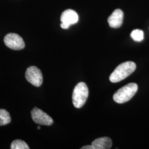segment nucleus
<instances>
[{"label": "nucleus", "mask_w": 149, "mask_h": 149, "mask_svg": "<svg viewBox=\"0 0 149 149\" xmlns=\"http://www.w3.org/2000/svg\"><path fill=\"white\" fill-rule=\"evenodd\" d=\"M136 64L133 61L123 63L114 70L109 76V80L113 83H117L127 78L136 69Z\"/></svg>", "instance_id": "f257e3e1"}, {"label": "nucleus", "mask_w": 149, "mask_h": 149, "mask_svg": "<svg viewBox=\"0 0 149 149\" xmlns=\"http://www.w3.org/2000/svg\"><path fill=\"white\" fill-rule=\"evenodd\" d=\"M138 89L135 83H130L119 89L113 95V100L116 103L122 104L130 100Z\"/></svg>", "instance_id": "f03ea898"}, {"label": "nucleus", "mask_w": 149, "mask_h": 149, "mask_svg": "<svg viewBox=\"0 0 149 149\" xmlns=\"http://www.w3.org/2000/svg\"><path fill=\"white\" fill-rule=\"evenodd\" d=\"M88 88L85 82H81L74 87L72 93V103L74 107L80 108L85 104L88 97Z\"/></svg>", "instance_id": "7ed1b4c3"}, {"label": "nucleus", "mask_w": 149, "mask_h": 149, "mask_svg": "<svg viewBox=\"0 0 149 149\" xmlns=\"http://www.w3.org/2000/svg\"><path fill=\"white\" fill-rule=\"evenodd\" d=\"M25 77L26 80L36 87H39L43 84V74L40 70L36 66H30L27 69Z\"/></svg>", "instance_id": "20e7f679"}, {"label": "nucleus", "mask_w": 149, "mask_h": 149, "mask_svg": "<svg viewBox=\"0 0 149 149\" xmlns=\"http://www.w3.org/2000/svg\"><path fill=\"white\" fill-rule=\"evenodd\" d=\"M4 43L8 48L15 50H20L25 47V43L21 37L16 33H8L4 38Z\"/></svg>", "instance_id": "39448f33"}, {"label": "nucleus", "mask_w": 149, "mask_h": 149, "mask_svg": "<svg viewBox=\"0 0 149 149\" xmlns=\"http://www.w3.org/2000/svg\"><path fill=\"white\" fill-rule=\"evenodd\" d=\"M33 120L39 125L50 126L53 124V119L42 110L34 107L31 112Z\"/></svg>", "instance_id": "423d86ee"}, {"label": "nucleus", "mask_w": 149, "mask_h": 149, "mask_svg": "<svg viewBox=\"0 0 149 149\" xmlns=\"http://www.w3.org/2000/svg\"><path fill=\"white\" fill-rule=\"evenodd\" d=\"M60 20V26L63 29H68L71 25L76 24L79 21V16L77 13L72 10H67L63 12Z\"/></svg>", "instance_id": "0eeeda50"}, {"label": "nucleus", "mask_w": 149, "mask_h": 149, "mask_svg": "<svg viewBox=\"0 0 149 149\" xmlns=\"http://www.w3.org/2000/svg\"><path fill=\"white\" fill-rule=\"evenodd\" d=\"M124 14L122 10L117 9L114 10L108 18L109 26L113 28H119L122 24Z\"/></svg>", "instance_id": "6e6552de"}, {"label": "nucleus", "mask_w": 149, "mask_h": 149, "mask_svg": "<svg viewBox=\"0 0 149 149\" xmlns=\"http://www.w3.org/2000/svg\"><path fill=\"white\" fill-rule=\"evenodd\" d=\"M91 145L94 149H111L112 146V140L108 137L96 139L92 143Z\"/></svg>", "instance_id": "1a4fd4ad"}, {"label": "nucleus", "mask_w": 149, "mask_h": 149, "mask_svg": "<svg viewBox=\"0 0 149 149\" xmlns=\"http://www.w3.org/2000/svg\"><path fill=\"white\" fill-rule=\"evenodd\" d=\"M11 122V118L9 112L4 109H0V126L6 125Z\"/></svg>", "instance_id": "9d476101"}, {"label": "nucleus", "mask_w": 149, "mask_h": 149, "mask_svg": "<svg viewBox=\"0 0 149 149\" xmlns=\"http://www.w3.org/2000/svg\"><path fill=\"white\" fill-rule=\"evenodd\" d=\"M11 149H29V147L28 144L22 140H15L11 145Z\"/></svg>", "instance_id": "9b49d317"}, {"label": "nucleus", "mask_w": 149, "mask_h": 149, "mask_svg": "<svg viewBox=\"0 0 149 149\" xmlns=\"http://www.w3.org/2000/svg\"><path fill=\"white\" fill-rule=\"evenodd\" d=\"M131 37L136 42H141L144 39V32L140 29H135L131 33Z\"/></svg>", "instance_id": "f8f14e48"}, {"label": "nucleus", "mask_w": 149, "mask_h": 149, "mask_svg": "<svg viewBox=\"0 0 149 149\" xmlns=\"http://www.w3.org/2000/svg\"><path fill=\"white\" fill-rule=\"evenodd\" d=\"M81 149H94L92 145H86L81 148Z\"/></svg>", "instance_id": "ddd939ff"}, {"label": "nucleus", "mask_w": 149, "mask_h": 149, "mask_svg": "<svg viewBox=\"0 0 149 149\" xmlns=\"http://www.w3.org/2000/svg\"><path fill=\"white\" fill-rule=\"evenodd\" d=\"M37 128L38 129H40V126H38V127H37Z\"/></svg>", "instance_id": "4468645a"}]
</instances>
